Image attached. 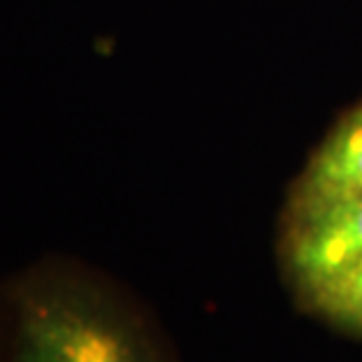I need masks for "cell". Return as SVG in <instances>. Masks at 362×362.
Instances as JSON below:
<instances>
[{
    "mask_svg": "<svg viewBox=\"0 0 362 362\" xmlns=\"http://www.w3.org/2000/svg\"><path fill=\"white\" fill-rule=\"evenodd\" d=\"M362 194V98L341 112L288 192L285 215Z\"/></svg>",
    "mask_w": 362,
    "mask_h": 362,
    "instance_id": "3",
    "label": "cell"
},
{
    "mask_svg": "<svg viewBox=\"0 0 362 362\" xmlns=\"http://www.w3.org/2000/svg\"><path fill=\"white\" fill-rule=\"evenodd\" d=\"M281 262L302 299L356 269L362 262V194L283 215Z\"/></svg>",
    "mask_w": 362,
    "mask_h": 362,
    "instance_id": "2",
    "label": "cell"
},
{
    "mask_svg": "<svg viewBox=\"0 0 362 362\" xmlns=\"http://www.w3.org/2000/svg\"><path fill=\"white\" fill-rule=\"evenodd\" d=\"M0 362H178L157 320L105 274L45 257L0 281Z\"/></svg>",
    "mask_w": 362,
    "mask_h": 362,
    "instance_id": "1",
    "label": "cell"
},
{
    "mask_svg": "<svg viewBox=\"0 0 362 362\" xmlns=\"http://www.w3.org/2000/svg\"><path fill=\"white\" fill-rule=\"evenodd\" d=\"M304 302L313 313L339 329L362 334V262Z\"/></svg>",
    "mask_w": 362,
    "mask_h": 362,
    "instance_id": "4",
    "label": "cell"
}]
</instances>
